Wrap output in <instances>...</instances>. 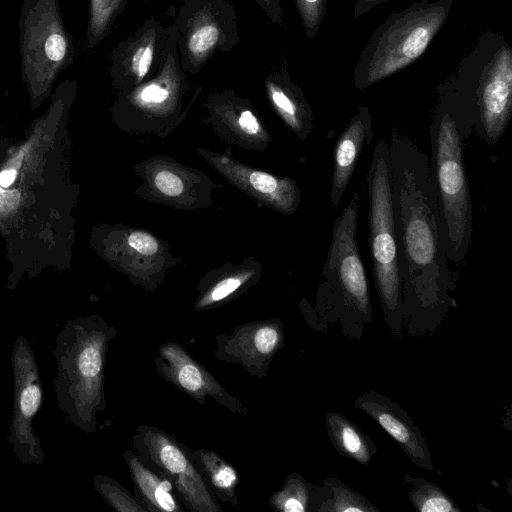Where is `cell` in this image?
<instances>
[{"label": "cell", "mask_w": 512, "mask_h": 512, "mask_svg": "<svg viewBox=\"0 0 512 512\" xmlns=\"http://www.w3.org/2000/svg\"><path fill=\"white\" fill-rule=\"evenodd\" d=\"M388 145L404 325L414 334L434 330L451 307L450 272L430 159L398 131Z\"/></svg>", "instance_id": "obj_1"}, {"label": "cell", "mask_w": 512, "mask_h": 512, "mask_svg": "<svg viewBox=\"0 0 512 512\" xmlns=\"http://www.w3.org/2000/svg\"><path fill=\"white\" fill-rule=\"evenodd\" d=\"M477 125L472 93L444 91L430 124V161L448 260L461 263L473 232V213L464 164V142Z\"/></svg>", "instance_id": "obj_2"}, {"label": "cell", "mask_w": 512, "mask_h": 512, "mask_svg": "<svg viewBox=\"0 0 512 512\" xmlns=\"http://www.w3.org/2000/svg\"><path fill=\"white\" fill-rule=\"evenodd\" d=\"M117 329L92 315L69 320L56 337L54 389L68 423L85 433L98 429L97 413L105 411V366Z\"/></svg>", "instance_id": "obj_3"}, {"label": "cell", "mask_w": 512, "mask_h": 512, "mask_svg": "<svg viewBox=\"0 0 512 512\" xmlns=\"http://www.w3.org/2000/svg\"><path fill=\"white\" fill-rule=\"evenodd\" d=\"M359 207L355 191L333 224L315 306L324 321L339 322L343 335L357 339L372 322L369 284L356 240Z\"/></svg>", "instance_id": "obj_4"}, {"label": "cell", "mask_w": 512, "mask_h": 512, "mask_svg": "<svg viewBox=\"0 0 512 512\" xmlns=\"http://www.w3.org/2000/svg\"><path fill=\"white\" fill-rule=\"evenodd\" d=\"M451 6L452 0H421L389 15L360 54L354 86L365 89L418 59L445 23Z\"/></svg>", "instance_id": "obj_5"}, {"label": "cell", "mask_w": 512, "mask_h": 512, "mask_svg": "<svg viewBox=\"0 0 512 512\" xmlns=\"http://www.w3.org/2000/svg\"><path fill=\"white\" fill-rule=\"evenodd\" d=\"M369 246L375 287L387 328L398 338L404 326L389 160V145L379 139L367 174Z\"/></svg>", "instance_id": "obj_6"}, {"label": "cell", "mask_w": 512, "mask_h": 512, "mask_svg": "<svg viewBox=\"0 0 512 512\" xmlns=\"http://www.w3.org/2000/svg\"><path fill=\"white\" fill-rule=\"evenodd\" d=\"M18 26L22 79L33 96L41 97L75 56L59 0H23Z\"/></svg>", "instance_id": "obj_7"}, {"label": "cell", "mask_w": 512, "mask_h": 512, "mask_svg": "<svg viewBox=\"0 0 512 512\" xmlns=\"http://www.w3.org/2000/svg\"><path fill=\"white\" fill-rule=\"evenodd\" d=\"M167 15L177 31V49L185 73L196 74L219 52L240 42L237 11L229 0H182Z\"/></svg>", "instance_id": "obj_8"}, {"label": "cell", "mask_w": 512, "mask_h": 512, "mask_svg": "<svg viewBox=\"0 0 512 512\" xmlns=\"http://www.w3.org/2000/svg\"><path fill=\"white\" fill-rule=\"evenodd\" d=\"M132 445L140 460L170 479L187 510L222 512L190 448L167 432L148 424L137 426L132 436Z\"/></svg>", "instance_id": "obj_9"}, {"label": "cell", "mask_w": 512, "mask_h": 512, "mask_svg": "<svg viewBox=\"0 0 512 512\" xmlns=\"http://www.w3.org/2000/svg\"><path fill=\"white\" fill-rule=\"evenodd\" d=\"M13 372V413L7 441L22 464L45 462L40 439L33 429L42 398V385L34 352L23 335L14 343L11 355Z\"/></svg>", "instance_id": "obj_10"}, {"label": "cell", "mask_w": 512, "mask_h": 512, "mask_svg": "<svg viewBox=\"0 0 512 512\" xmlns=\"http://www.w3.org/2000/svg\"><path fill=\"white\" fill-rule=\"evenodd\" d=\"M474 97L475 132L494 145L506 131L512 114V51L508 45L500 47L483 68Z\"/></svg>", "instance_id": "obj_11"}, {"label": "cell", "mask_w": 512, "mask_h": 512, "mask_svg": "<svg viewBox=\"0 0 512 512\" xmlns=\"http://www.w3.org/2000/svg\"><path fill=\"white\" fill-rule=\"evenodd\" d=\"M284 341V324L280 319L254 321L234 327L230 334L216 333L214 356L239 364L249 375L264 379Z\"/></svg>", "instance_id": "obj_12"}, {"label": "cell", "mask_w": 512, "mask_h": 512, "mask_svg": "<svg viewBox=\"0 0 512 512\" xmlns=\"http://www.w3.org/2000/svg\"><path fill=\"white\" fill-rule=\"evenodd\" d=\"M154 364L161 377L193 398L199 405L206 406L207 397H211L232 413L249 414L240 400L230 394L181 344L173 341L162 343Z\"/></svg>", "instance_id": "obj_13"}, {"label": "cell", "mask_w": 512, "mask_h": 512, "mask_svg": "<svg viewBox=\"0 0 512 512\" xmlns=\"http://www.w3.org/2000/svg\"><path fill=\"white\" fill-rule=\"evenodd\" d=\"M165 33V24L151 15L115 46L110 57V76L117 88L132 89L155 74Z\"/></svg>", "instance_id": "obj_14"}, {"label": "cell", "mask_w": 512, "mask_h": 512, "mask_svg": "<svg viewBox=\"0 0 512 512\" xmlns=\"http://www.w3.org/2000/svg\"><path fill=\"white\" fill-rule=\"evenodd\" d=\"M354 407L379 424L414 465L429 472L433 470L432 455L425 437L396 402L369 389L355 400Z\"/></svg>", "instance_id": "obj_15"}, {"label": "cell", "mask_w": 512, "mask_h": 512, "mask_svg": "<svg viewBox=\"0 0 512 512\" xmlns=\"http://www.w3.org/2000/svg\"><path fill=\"white\" fill-rule=\"evenodd\" d=\"M373 137L370 110L367 106H360L334 146L330 190V200L334 207L339 204L347 189L364 145L370 144Z\"/></svg>", "instance_id": "obj_16"}, {"label": "cell", "mask_w": 512, "mask_h": 512, "mask_svg": "<svg viewBox=\"0 0 512 512\" xmlns=\"http://www.w3.org/2000/svg\"><path fill=\"white\" fill-rule=\"evenodd\" d=\"M129 469L134 495L146 512H184L185 506L168 477L146 465L135 451L122 453Z\"/></svg>", "instance_id": "obj_17"}, {"label": "cell", "mask_w": 512, "mask_h": 512, "mask_svg": "<svg viewBox=\"0 0 512 512\" xmlns=\"http://www.w3.org/2000/svg\"><path fill=\"white\" fill-rule=\"evenodd\" d=\"M267 97L284 121L302 138L311 132L313 112L301 89L292 82L286 60L265 79Z\"/></svg>", "instance_id": "obj_18"}, {"label": "cell", "mask_w": 512, "mask_h": 512, "mask_svg": "<svg viewBox=\"0 0 512 512\" xmlns=\"http://www.w3.org/2000/svg\"><path fill=\"white\" fill-rule=\"evenodd\" d=\"M325 425L331 444L343 457L368 465L377 453V445L359 427L339 412L328 411Z\"/></svg>", "instance_id": "obj_19"}, {"label": "cell", "mask_w": 512, "mask_h": 512, "mask_svg": "<svg viewBox=\"0 0 512 512\" xmlns=\"http://www.w3.org/2000/svg\"><path fill=\"white\" fill-rule=\"evenodd\" d=\"M192 457L217 500L239 508L236 493L240 482L238 470L215 450L191 449Z\"/></svg>", "instance_id": "obj_20"}, {"label": "cell", "mask_w": 512, "mask_h": 512, "mask_svg": "<svg viewBox=\"0 0 512 512\" xmlns=\"http://www.w3.org/2000/svg\"><path fill=\"white\" fill-rule=\"evenodd\" d=\"M310 512H379V509L361 494L338 478L324 479L314 485Z\"/></svg>", "instance_id": "obj_21"}, {"label": "cell", "mask_w": 512, "mask_h": 512, "mask_svg": "<svg viewBox=\"0 0 512 512\" xmlns=\"http://www.w3.org/2000/svg\"><path fill=\"white\" fill-rule=\"evenodd\" d=\"M129 0H88L86 40L94 49L111 34L116 20L126 10Z\"/></svg>", "instance_id": "obj_22"}, {"label": "cell", "mask_w": 512, "mask_h": 512, "mask_svg": "<svg viewBox=\"0 0 512 512\" xmlns=\"http://www.w3.org/2000/svg\"><path fill=\"white\" fill-rule=\"evenodd\" d=\"M404 480L412 488L408 499L419 512H461L458 505L437 484L421 477L404 475Z\"/></svg>", "instance_id": "obj_23"}, {"label": "cell", "mask_w": 512, "mask_h": 512, "mask_svg": "<svg viewBox=\"0 0 512 512\" xmlns=\"http://www.w3.org/2000/svg\"><path fill=\"white\" fill-rule=\"evenodd\" d=\"M313 487L301 474L292 472L270 496L269 504L278 512H310Z\"/></svg>", "instance_id": "obj_24"}, {"label": "cell", "mask_w": 512, "mask_h": 512, "mask_svg": "<svg viewBox=\"0 0 512 512\" xmlns=\"http://www.w3.org/2000/svg\"><path fill=\"white\" fill-rule=\"evenodd\" d=\"M248 278V275H231L207 285L195 302L194 310L206 311L229 302L246 285Z\"/></svg>", "instance_id": "obj_25"}, {"label": "cell", "mask_w": 512, "mask_h": 512, "mask_svg": "<svg viewBox=\"0 0 512 512\" xmlns=\"http://www.w3.org/2000/svg\"><path fill=\"white\" fill-rule=\"evenodd\" d=\"M98 494L118 512H146L135 495L112 477L98 474L93 479Z\"/></svg>", "instance_id": "obj_26"}, {"label": "cell", "mask_w": 512, "mask_h": 512, "mask_svg": "<svg viewBox=\"0 0 512 512\" xmlns=\"http://www.w3.org/2000/svg\"><path fill=\"white\" fill-rule=\"evenodd\" d=\"M293 1L299 13L306 38L314 39L326 13V0Z\"/></svg>", "instance_id": "obj_27"}, {"label": "cell", "mask_w": 512, "mask_h": 512, "mask_svg": "<svg viewBox=\"0 0 512 512\" xmlns=\"http://www.w3.org/2000/svg\"><path fill=\"white\" fill-rule=\"evenodd\" d=\"M154 183L158 190L166 196H178L183 191L181 179L167 170L159 171L154 177Z\"/></svg>", "instance_id": "obj_28"}, {"label": "cell", "mask_w": 512, "mask_h": 512, "mask_svg": "<svg viewBox=\"0 0 512 512\" xmlns=\"http://www.w3.org/2000/svg\"><path fill=\"white\" fill-rule=\"evenodd\" d=\"M128 244L143 255H153L158 251L157 240L145 232H133L128 237Z\"/></svg>", "instance_id": "obj_29"}, {"label": "cell", "mask_w": 512, "mask_h": 512, "mask_svg": "<svg viewBox=\"0 0 512 512\" xmlns=\"http://www.w3.org/2000/svg\"><path fill=\"white\" fill-rule=\"evenodd\" d=\"M264 11L269 20L279 26H285L284 15L280 0H254Z\"/></svg>", "instance_id": "obj_30"}, {"label": "cell", "mask_w": 512, "mask_h": 512, "mask_svg": "<svg viewBox=\"0 0 512 512\" xmlns=\"http://www.w3.org/2000/svg\"><path fill=\"white\" fill-rule=\"evenodd\" d=\"M237 121L239 127L248 134H256L260 130V124L256 116L250 109L245 107L241 101L239 102Z\"/></svg>", "instance_id": "obj_31"}, {"label": "cell", "mask_w": 512, "mask_h": 512, "mask_svg": "<svg viewBox=\"0 0 512 512\" xmlns=\"http://www.w3.org/2000/svg\"><path fill=\"white\" fill-rule=\"evenodd\" d=\"M19 202V193L16 190L8 191L0 188V214L14 210Z\"/></svg>", "instance_id": "obj_32"}, {"label": "cell", "mask_w": 512, "mask_h": 512, "mask_svg": "<svg viewBox=\"0 0 512 512\" xmlns=\"http://www.w3.org/2000/svg\"><path fill=\"white\" fill-rule=\"evenodd\" d=\"M390 0H357L354 8L355 18L362 16L366 12L370 11L375 6L387 2Z\"/></svg>", "instance_id": "obj_33"}, {"label": "cell", "mask_w": 512, "mask_h": 512, "mask_svg": "<svg viewBox=\"0 0 512 512\" xmlns=\"http://www.w3.org/2000/svg\"><path fill=\"white\" fill-rule=\"evenodd\" d=\"M16 171L14 169L4 170L0 173V186L9 187L16 178Z\"/></svg>", "instance_id": "obj_34"}, {"label": "cell", "mask_w": 512, "mask_h": 512, "mask_svg": "<svg viewBox=\"0 0 512 512\" xmlns=\"http://www.w3.org/2000/svg\"><path fill=\"white\" fill-rule=\"evenodd\" d=\"M151 0H143L144 4H148Z\"/></svg>", "instance_id": "obj_35"}]
</instances>
